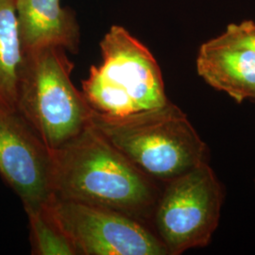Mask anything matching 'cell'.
<instances>
[{
  "label": "cell",
  "mask_w": 255,
  "mask_h": 255,
  "mask_svg": "<svg viewBox=\"0 0 255 255\" xmlns=\"http://www.w3.org/2000/svg\"><path fill=\"white\" fill-rule=\"evenodd\" d=\"M92 126L142 172L169 182L207 162V146L172 102L122 118L93 110Z\"/></svg>",
  "instance_id": "2"
},
{
  "label": "cell",
  "mask_w": 255,
  "mask_h": 255,
  "mask_svg": "<svg viewBox=\"0 0 255 255\" xmlns=\"http://www.w3.org/2000/svg\"><path fill=\"white\" fill-rule=\"evenodd\" d=\"M23 52L46 46L78 53L81 31L73 11L60 0H14Z\"/></svg>",
  "instance_id": "9"
},
{
  "label": "cell",
  "mask_w": 255,
  "mask_h": 255,
  "mask_svg": "<svg viewBox=\"0 0 255 255\" xmlns=\"http://www.w3.org/2000/svg\"><path fill=\"white\" fill-rule=\"evenodd\" d=\"M197 70L212 87L241 103L255 100V51L220 35L201 45Z\"/></svg>",
  "instance_id": "8"
},
{
  "label": "cell",
  "mask_w": 255,
  "mask_h": 255,
  "mask_svg": "<svg viewBox=\"0 0 255 255\" xmlns=\"http://www.w3.org/2000/svg\"><path fill=\"white\" fill-rule=\"evenodd\" d=\"M222 36L236 45L255 51V23L253 21L229 25Z\"/></svg>",
  "instance_id": "12"
},
{
  "label": "cell",
  "mask_w": 255,
  "mask_h": 255,
  "mask_svg": "<svg viewBox=\"0 0 255 255\" xmlns=\"http://www.w3.org/2000/svg\"><path fill=\"white\" fill-rule=\"evenodd\" d=\"M223 199V188L207 162L168 182L155 209V225L168 255L209 244Z\"/></svg>",
  "instance_id": "5"
},
{
  "label": "cell",
  "mask_w": 255,
  "mask_h": 255,
  "mask_svg": "<svg viewBox=\"0 0 255 255\" xmlns=\"http://www.w3.org/2000/svg\"><path fill=\"white\" fill-rule=\"evenodd\" d=\"M53 152L17 112L0 105V177L24 209L46 207L53 199Z\"/></svg>",
  "instance_id": "7"
},
{
  "label": "cell",
  "mask_w": 255,
  "mask_h": 255,
  "mask_svg": "<svg viewBox=\"0 0 255 255\" xmlns=\"http://www.w3.org/2000/svg\"><path fill=\"white\" fill-rule=\"evenodd\" d=\"M77 255H166L159 237L116 210L53 197L46 206Z\"/></svg>",
  "instance_id": "6"
},
{
  "label": "cell",
  "mask_w": 255,
  "mask_h": 255,
  "mask_svg": "<svg viewBox=\"0 0 255 255\" xmlns=\"http://www.w3.org/2000/svg\"><path fill=\"white\" fill-rule=\"evenodd\" d=\"M55 198L116 210L139 220L157 202L151 178L93 127L52 150Z\"/></svg>",
  "instance_id": "1"
},
{
  "label": "cell",
  "mask_w": 255,
  "mask_h": 255,
  "mask_svg": "<svg viewBox=\"0 0 255 255\" xmlns=\"http://www.w3.org/2000/svg\"><path fill=\"white\" fill-rule=\"evenodd\" d=\"M73 68L63 47L24 51L16 112L51 150L78 136L91 122L93 109L71 81Z\"/></svg>",
  "instance_id": "3"
},
{
  "label": "cell",
  "mask_w": 255,
  "mask_h": 255,
  "mask_svg": "<svg viewBox=\"0 0 255 255\" xmlns=\"http://www.w3.org/2000/svg\"><path fill=\"white\" fill-rule=\"evenodd\" d=\"M101 49V64L93 65L82 81V94L95 112L122 118L167 103L157 61L127 29L111 27Z\"/></svg>",
  "instance_id": "4"
},
{
  "label": "cell",
  "mask_w": 255,
  "mask_h": 255,
  "mask_svg": "<svg viewBox=\"0 0 255 255\" xmlns=\"http://www.w3.org/2000/svg\"><path fill=\"white\" fill-rule=\"evenodd\" d=\"M25 211L29 222L32 255H77L71 241L57 225L46 206Z\"/></svg>",
  "instance_id": "11"
},
{
  "label": "cell",
  "mask_w": 255,
  "mask_h": 255,
  "mask_svg": "<svg viewBox=\"0 0 255 255\" xmlns=\"http://www.w3.org/2000/svg\"><path fill=\"white\" fill-rule=\"evenodd\" d=\"M23 56L15 1L0 0V105L14 112Z\"/></svg>",
  "instance_id": "10"
}]
</instances>
